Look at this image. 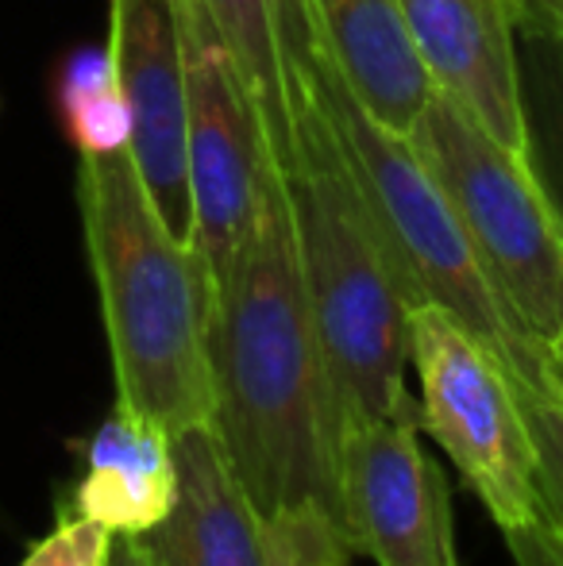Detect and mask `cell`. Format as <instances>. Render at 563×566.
Masks as SVG:
<instances>
[{"mask_svg":"<svg viewBox=\"0 0 563 566\" xmlns=\"http://www.w3.org/2000/svg\"><path fill=\"white\" fill-rule=\"evenodd\" d=\"M205 355L209 428L259 516L301 509L340 516V412L274 158L256 220L209 290Z\"/></svg>","mask_w":563,"mask_h":566,"instance_id":"1","label":"cell"},{"mask_svg":"<svg viewBox=\"0 0 563 566\" xmlns=\"http://www.w3.org/2000/svg\"><path fill=\"white\" fill-rule=\"evenodd\" d=\"M271 150L290 201L301 282L340 428L347 420L417 417V401L406 389L409 297L347 163L344 139L290 54L285 127Z\"/></svg>","mask_w":563,"mask_h":566,"instance_id":"2","label":"cell"},{"mask_svg":"<svg viewBox=\"0 0 563 566\" xmlns=\"http://www.w3.org/2000/svg\"><path fill=\"white\" fill-rule=\"evenodd\" d=\"M77 205L113 350L116 405L170 436L209 424V282L194 247L163 224L132 150L82 155Z\"/></svg>","mask_w":563,"mask_h":566,"instance_id":"3","label":"cell"},{"mask_svg":"<svg viewBox=\"0 0 563 566\" xmlns=\"http://www.w3.org/2000/svg\"><path fill=\"white\" fill-rule=\"evenodd\" d=\"M282 51L301 66L344 139L347 163L359 178L375 228L394 259L409 308H448L467 332H475L510 366L513 378L544 389V350L525 336V328L498 297L487 266L475 254L463 224L432 181L409 135L386 127L359 105L293 0H282Z\"/></svg>","mask_w":563,"mask_h":566,"instance_id":"4","label":"cell"},{"mask_svg":"<svg viewBox=\"0 0 563 566\" xmlns=\"http://www.w3.org/2000/svg\"><path fill=\"white\" fill-rule=\"evenodd\" d=\"M498 297L544 350L563 328V231L525 150L505 147L467 108L432 90L409 127Z\"/></svg>","mask_w":563,"mask_h":566,"instance_id":"5","label":"cell"},{"mask_svg":"<svg viewBox=\"0 0 563 566\" xmlns=\"http://www.w3.org/2000/svg\"><path fill=\"white\" fill-rule=\"evenodd\" d=\"M417 420L502 532L544 513L541 462L513 370L448 308H409Z\"/></svg>","mask_w":563,"mask_h":566,"instance_id":"6","label":"cell"},{"mask_svg":"<svg viewBox=\"0 0 563 566\" xmlns=\"http://www.w3.org/2000/svg\"><path fill=\"white\" fill-rule=\"evenodd\" d=\"M181 20H186V174L194 201V254L212 290L256 220L274 155L256 101L243 90L209 15L194 0H181Z\"/></svg>","mask_w":563,"mask_h":566,"instance_id":"7","label":"cell"},{"mask_svg":"<svg viewBox=\"0 0 563 566\" xmlns=\"http://www.w3.org/2000/svg\"><path fill=\"white\" fill-rule=\"evenodd\" d=\"M340 524L378 566H459L451 490L421 420H347L336 451Z\"/></svg>","mask_w":563,"mask_h":566,"instance_id":"8","label":"cell"},{"mask_svg":"<svg viewBox=\"0 0 563 566\" xmlns=\"http://www.w3.org/2000/svg\"><path fill=\"white\" fill-rule=\"evenodd\" d=\"M108 59L132 108V163L143 189L163 224L186 247H194L181 0H108Z\"/></svg>","mask_w":563,"mask_h":566,"instance_id":"9","label":"cell"},{"mask_svg":"<svg viewBox=\"0 0 563 566\" xmlns=\"http://www.w3.org/2000/svg\"><path fill=\"white\" fill-rule=\"evenodd\" d=\"M398 12L432 90L467 108L505 147L529 155L521 0H398Z\"/></svg>","mask_w":563,"mask_h":566,"instance_id":"10","label":"cell"},{"mask_svg":"<svg viewBox=\"0 0 563 566\" xmlns=\"http://www.w3.org/2000/svg\"><path fill=\"white\" fill-rule=\"evenodd\" d=\"M178 497L163 524L143 532L158 566H274L267 521L236 482L209 424L174 436Z\"/></svg>","mask_w":563,"mask_h":566,"instance_id":"11","label":"cell"},{"mask_svg":"<svg viewBox=\"0 0 563 566\" xmlns=\"http://www.w3.org/2000/svg\"><path fill=\"white\" fill-rule=\"evenodd\" d=\"M293 4L332 54L359 105L386 127L409 135V127L432 101V82L402 23L398 0H293Z\"/></svg>","mask_w":563,"mask_h":566,"instance_id":"12","label":"cell"},{"mask_svg":"<svg viewBox=\"0 0 563 566\" xmlns=\"http://www.w3.org/2000/svg\"><path fill=\"white\" fill-rule=\"evenodd\" d=\"M178 497L174 436L155 420L116 405L85 443V470L74 493V513L101 521L116 536H143L166 521Z\"/></svg>","mask_w":563,"mask_h":566,"instance_id":"13","label":"cell"},{"mask_svg":"<svg viewBox=\"0 0 563 566\" xmlns=\"http://www.w3.org/2000/svg\"><path fill=\"white\" fill-rule=\"evenodd\" d=\"M217 28L243 90L251 93L271 143L285 127L282 0H194Z\"/></svg>","mask_w":563,"mask_h":566,"instance_id":"14","label":"cell"},{"mask_svg":"<svg viewBox=\"0 0 563 566\" xmlns=\"http://www.w3.org/2000/svg\"><path fill=\"white\" fill-rule=\"evenodd\" d=\"M62 116L82 155L132 150V108L105 51H77L62 74Z\"/></svg>","mask_w":563,"mask_h":566,"instance_id":"15","label":"cell"},{"mask_svg":"<svg viewBox=\"0 0 563 566\" xmlns=\"http://www.w3.org/2000/svg\"><path fill=\"white\" fill-rule=\"evenodd\" d=\"M544 43V85L529 90L521 85L525 101V139H529V163L556 209L560 231H563V35L536 23H521Z\"/></svg>","mask_w":563,"mask_h":566,"instance_id":"16","label":"cell"},{"mask_svg":"<svg viewBox=\"0 0 563 566\" xmlns=\"http://www.w3.org/2000/svg\"><path fill=\"white\" fill-rule=\"evenodd\" d=\"M274 566H352V539L340 516L324 509L279 513L267 521Z\"/></svg>","mask_w":563,"mask_h":566,"instance_id":"17","label":"cell"},{"mask_svg":"<svg viewBox=\"0 0 563 566\" xmlns=\"http://www.w3.org/2000/svg\"><path fill=\"white\" fill-rule=\"evenodd\" d=\"M518 394L536 443V462H541L544 509L563 524V401L552 389L529 386V381H518Z\"/></svg>","mask_w":563,"mask_h":566,"instance_id":"18","label":"cell"},{"mask_svg":"<svg viewBox=\"0 0 563 566\" xmlns=\"http://www.w3.org/2000/svg\"><path fill=\"white\" fill-rule=\"evenodd\" d=\"M113 539L116 532L101 521H90L82 513L62 516L39 544H31L20 566H108Z\"/></svg>","mask_w":563,"mask_h":566,"instance_id":"19","label":"cell"},{"mask_svg":"<svg viewBox=\"0 0 563 566\" xmlns=\"http://www.w3.org/2000/svg\"><path fill=\"white\" fill-rule=\"evenodd\" d=\"M518 566H563V524L544 509L536 521L502 532Z\"/></svg>","mask_w":563,"mask_h":566,"instance_id":"20","label":"cell"},{"mask_svg":"<svg viewBox=\"0 0 563 566\" xmlns=\"http://www.w3.org/2000/svg\"><path fill=\"white\" fill-rule=\"evenodd\" d=\"M521 23H536L563 35V0H521Z\"/></svg>","mask_w":563,"mask_h":566,"instance_id":"21","label":"cell"},{"mask_svg":"<svg viewBox=\"0 0 563 566\" xmlns=\"http://www.w3.org/2000/svg\"><path fill=\"white\" fill-rule=\"evenodd\" d=\"M108 566H158V563L150 559L147 544H143L139 536L121 532V536L113 539V552H108Z\"/></svg>","mask_w":563,"mask_h":566,"instance_id":"22","label":"cell"},{"mask_svg":"<svg viewBox=\"0 0 563 566\" xmlns=\"http://www.w3.org/2000/svg\"><path fill=\"white\" fill-rule=\"evenodd\" d=\"M544 389H552L563 401V328L544 343Z\"/></svg>","mask_w":563,"mask_h":566,"instance_id":"23","label":"cell"}]
</instances>
